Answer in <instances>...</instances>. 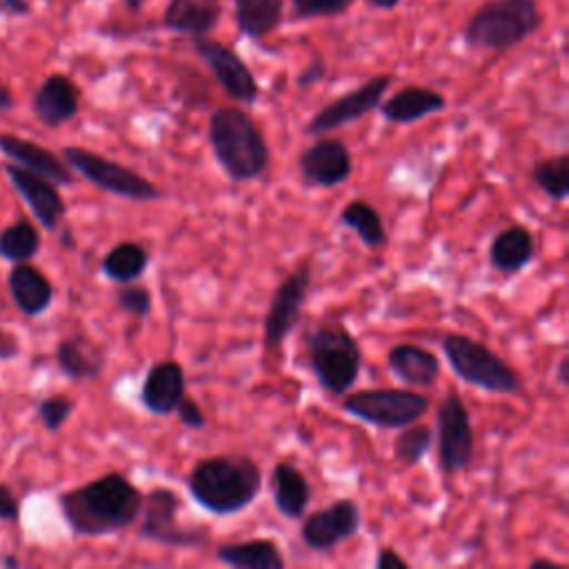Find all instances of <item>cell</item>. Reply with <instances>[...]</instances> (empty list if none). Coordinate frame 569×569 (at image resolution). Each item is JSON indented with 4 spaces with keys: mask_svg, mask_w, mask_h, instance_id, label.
I'll return each mask as SVG.
<instances>
[{
    "mask_svg": "<svg viewBox=\"0 0 569 569\" xmlns=\"http://www.w3.org/2000/svg\"><path fill=\"white\" fill-rule=\"evenodd\" d=\"M536 256V242L525 224H509L491 238L489 264L500 273L522 271Z\"/></svg>",
    "mask_w": 569,
    "mask_h": 569,
    "instance_id": "25",
    "label": "cell"
},
{
    "mask_svg": "<svg viewBox=\"0 0 569 569\" xmlns=\"http://www.w3.org/2000/svg\"><path fill=\"white\" fill-rule=\"evenodd\" d=\"M387 367L409 387H431L440 376L438 356L413 342L393 345L387 353Z\"/></svg>",
    "mask_w": 569,
    "mask_h": 569,
    "instance_id": "22",
    "label": "cell"
},
{
    "mask_svg": "<svg viewBox=\"0 0 569 569\" xmlns=\"http://www.w3.org/2000/svg\"><path fill=\"white\" fill-rule=\"evenodd\" d=\"M193 49L202 58V62L213 73L216 82L222 87V91L242 104H253L260 96L258 80L249 64L224 42L213 40L209 36H196Z\"/></svg>",
    "mask_w": 569,
    "mask_h": 569,
    "instance_id": "13",
    "label": "cell"
},
{
    "mask_svg": "<svg viewBox=\"0 0 569 569\" xmlns=\"http://www.w3.org/2000/svg\"><path fill=\"white\" fill-rule=\"evenodd\" d=\"M7 284L13 302L27 316H40L53 300L51 280L31 262H16L7 276Z\"/></svg>",
    "mask_w": 569,
    "mask_h": 569,
    "instance_id": "24",
    "label": "cell"
},
{
    "mask_svg": "<svg viewBox=\"0 0 569 569\" xmlns=\"http://www.w3.org/2000/svg\"><path fill=\"white\" fill-rule=\"evenodd\" d=\"M7 178L11 180V184L16 187V191L22 196V200L29 204L31 213L36 216V220L49 229L56 231L58 222L62 220L67 207L64 200L58 191V184L16 164V162H7L4 167Z\"/></svg>",
    "mask_w": 569,
    "mask_h": 569,
    "instance_id": "16",
    "label": "cell"
},
{
    "mask_svg": "<svg viewBox=\"0 0 569 569\" xmlns=\"http://www.w3.org/2000/svg\"><path fill=\"white\" fill-rule=\"evenodd\" d=\"M436 436L440 471L447 476L465 471L473 460L476 436L469 409L453 389L445 393L436 409Z\"/></svg>",
    "mask_w": 569,
    "mask_h": 569,
    "instance_id": "10",
    "label": "cell"
},
{
    "mask_svg": "<svg viewBox=\"0 0 569 569\" xmlns=\"http://www.w3.org/2000/svg\"><path fill=\"white\" fill-rule=\"evenodd\" d=\"M73 411V400H69L67 396L58 393V396H49L44 400L38 402V416L42 420V425L49 429V431H58L67 418L71 416Z\"/></svg>",
    "mask_w": 569,
    "mask_h": 569,
    "instance_id": "36",
    "label": "cell"
},
{
    "mask_svg": "<svg viewBox=\"0 0 569 569\" xmlns=\"http://www.w3.org/2000/svg\"><path fill=\"white\" fill-rule=\"evenodd\" d=\"M11 107H13V93H11V89L0 80V109L7 111V109H11Z\"/></svg>",
    "mask_w": 569,
    "mask_h": 569,
    "instance_id": "45",
    "label": "cell"
},
{
    "mask_svg": "<svg viewBox=\"0 0 569 569\" xmlns=\"http://www.w3.org/2000/svg\"><path fill=\"white\" fill-rule=\"evenodd\" d=\"M216 560L236 569H282L284 556L269 538L224 542L216 547Z\"/></svg>",
    "mask_w": 569,
    "mask_h": 569,
    "instance_id": "27",
    "label": "cell"
},
{
    "mask_svg": "<svg viewBox=\"0 0 569 569\" xmlns=\"http://www.w3.org/2000/svg\"><path fill=\"white\" fill-rule=\"evenodd\" d=\"M40 249V231L29 220H16L0 231V258L9 262H29Z\"/></svg>",
    "mask_w": 569,
    "mask_h": 569,
    "instance_id": "32",
    "label": "cell"
},
{
    "mask_svg": "<svg viewBox=\"0 0 569 569\" xmlns=\"http://www.w3.org/2000/svg\"><path fill=\"white\" fill-rule=\"evenodd\" d=\"M0 153L56 184L69 187L76 182L71 167L60 156H56L47 147H40L33 140L13 133H0Z\"/></svg>",
    "mask_w": 569,
    "mask_h": 569,
    "instance_id": "18",
    "label": "cell"
},
{
    "mask_svg": "<svg viewBox=\"0 0 569 569\" xmlns=\"http://www.w3.org/2000/svg\"><path fill=\"white\" fill-rule=\"evenodd\" d=\"M378 109L382 118L393 124H411L431 113L445 111L447 98L431 87L405 84L396 93H391L387 100H380Z\"/></svg>",
    "mask_w": 569,
    "mask_h": 569,
    "instance_id": "20",
    "label": "cell"
},
{
    "mask_svg": "<svg viewBox=\"0 0 569 569\" xmlns=\"http://www.w3.org/2000/svg\"><path fill=\"white\" fill-rule=\"evenodd\" d=\"M116 302L122 311H127L133 318H147L153 307V296L144 284L124 282L116 289Z\"/></svg>",
    "mask_w": 569,
    "mask_h": 569,
    "instance_id": "34",
    "label": "cell"
},
{
    "mask_svg": "<svg viewBox=\"0 0 569 569\" xmlns=\"http://www.w3.org/2000/svg\"><path fill=\"white\" fill-rule=\"evenodd\" d=\"M556 380L560 387H567L569 385V356L562 353L558 358V365H556Z\"/></svg>",
    "mask_w": 569,
    "mask_h": 569,
    "instance_id": "43",
    "label": "cell"
},
{
    "mask_svg": "<svg viewBox=\"0 0 569 569\" xmlns=\"http://www.w3.org/2000/svg\"><path fill=\"white\" fill-rule=\"evenodd\" d=\"M144 493L118 471L102 473L60 493V509L76 536L98 538L131 527L142 511Z\"/></svg>",
    "mask_w": 569,
    "mask_h": 569,
    "instance_id": "1",
    "label": "cell"
},
{
    "mask_svg": "<svg viewBox=\"0 0 569 569\" xmlns=\"http://www.w3.org/2000/svg\"><path fill=\"white\" fill-rule=\"evenodd\" d=\"M222 20L220 0H167L162 27L184 36H209Z\"/></svg>",
    "mask_w": 569,
    "mask_h": 569,
    "instance_id": "21",
    "label": "cell"
},
{
    "mask_svg": "<svg viewBox=\"0 0 569 569\" xmlns=\"http://www.w3.org/2000/svg\"><path fill=\"white\" fill-rule=\"evenodd\" d=\"M18 349H20V345H18L16 336L0 329V358H13L18 353Z\"/></svg>",
    "mask_w": 569,
    "mask_h": 569,
    "instance_id": "42",
    "label": "cell"
},
{
    "mask_svg": "<svg viewBox=\"0 0 569 569\" xmlns=\"http://www.w3.org/2000/svg\"><path fill=\"white\" fill-rule=\"evenodd\" d=\"M173 413H178V420H180L184 427H189V429H202V427L207 425L204 411H202L200 405H198L193 398H189V396H184V398L178 402V407H176Z\"/></svg>",
    "mask_w": 569,
    "mask_h": 569,
    "instance_id": "37",
    "label": "cell"
},
{
    "mask_svg": "<svg viewBox=\"0 0 569 569\" xmlns=\"http://www.w3.org/2000/svg\"><path fill=\"white\" fill-rule=\"evenodd\" d=\"M433 445V429L427 425L411 422L400 429L393 440V458L407 467L418 465Z\"/></svg>",
    "mask_w": 569,
    "mask_h": 569,
    "instance_id": "33",
    "label": "cell"
},
{
    "mask_svg": "<svg viewBox=\"0 0 569 569\" xmlns=\"http://www.w3.org/2000/svg\"><path fill=\"white\" fill-rule=\"evenodd\" d=\"M0 13L9 18H24L31 13L29 0H0Z\"/></svg>",
    "mask_w": 569,
    "mask_h": 569,
    "instance_id": "41",
    "label": "cell"
},
{
    "mask_svg": "<svg viewBox=\"0 0 569 569\" xmlns=\"http://www.w3.org/2000/svg\"><path fill=\"white\" fill-rule=\"evenodd\" d=\"M149 249L140 242H133V240H124V242H118L113 244L102 262H100V269L102 273L118 282V284H124V282H136L149 267Z\"/></svg>",
    "mask_w": 569,
    "mask_h": 569,
    "instance_id": "29",
    "label": "cell"
},
{
    "mask_svg": "<svg viewBox=\"0 0 569 569\" xmlns=\"http://www.w3.org/2000/svg\"><path fill=\"white\" fill-rule=\"evenodd\" d=\"M360 507L351 498L333 500L331 505L305 516L300 540L311 551H331L340 542L353 538L360 529Z\"/></svg>",
    "mask_w": 569,
    "mask_h": 569,
    "instance_id": "14",
    "label": "cell"
},
{
    "mask_svg": "<svg viewBox=\"0 0 569 569\" xmlns=\"http://www.w3.org/2000/svg\"><path fill=\"white\" fill-rule=\"evenodd\" d=\"M442 353L453 373L478 389L502 396L522 393V380L518 371L505 362L493 349L467 333H445Z\"/></svg>",
    "mask_w": 569,
    "mask_h": 569,
    "instance_id": "6",
    "label": "cell"
},
{
    "mask_svg": "<svg viewBox=\"0 0 569 569\" xmlns=\"http://www.w3.org/2000/svg\"><path fill=\"white\" fill-rule=\"evenodd\" d=\"M565 565L562 562H556L551 558H533L529 562V569H562Z\"/></svg>",
    "mask_w": 569,
    "mask_h": 569,
    "instance_id": "44",
    "label": "cell"
},
{
    "mask_svg": "<svg viewBox=\"0 0 569 569\" xmlns=\"http://www.w3.org/2000/svg\"><path fill=\"white\" fill-rule=\"evenodd\" d=\"M147 0H122V4H124V9L127 11H131V13H138L140 9H142V4H144Z\"/></svg>",
    "mask_w": 569,
    "mask_h": 569,
    "instance_id": "47",
    "label": "cell"
},
{
    "mask_svg": "<svg viewBox=\"0 0 569 569\" xmlns=\"http://www.w3.org/2000/svg\"><path fill=\"white\" fill-rule=\"evenodd\" d=\"M187 489L204 511L233 516L247 509L262 491V469L242 453L200 458L187 476Z\"/></svg>",
    "mask_w": 569,
    "mask_h": 569,
    "instance_id": "2",
    "label": "cell"
},
{
    "mask_svg": "<svg viewBox=\"0 0 569 569\" xmlns=\"http://www.w3.org/2000/svg\"><path fill=\"white\" fill-rule=\"evenodd\" d=\"M365 2L378 11H393L402 0H365Z\"/></svg>",
    "mask_w": 569,
    "mask_h": 569,
    "instance_id": "46",
    "label": "cell"
},
{
    "mask_svg": "<svg viewBox=\"0 0 569 569\" xmlns=\"http://www.w3.org/2000/svg\"><path fill=\"white\" fill-rule=\"evenodd\" d=\"M338 220L342 227L353 231L360 238V242L369 249H380L387 242V229H385L382 216L367 200L347 202L342 207Z\"/></svg>",
    "mask_w": 569,
    "mask_h": 569,
    "instance_id": "30",
    "label": "cell"
},
{
    "mask_svg": "<svg viewBox=\"0 0 569 569\" xmlns=\"http://www.w3.org/2000/svg\"><path fill=\"white\" fill-rule=\"evenodd\" d=\"M60 242H62L64 247H73V238H71V233H69V229H64V233H62Z\"/></svg>",
    "mask_w": 569,
    "mask_h": 569,
    "instance_id": "48",
    "label": "cell"
},
{
    "mask_svg": "<svg viewBox=\"0 0 569 569\" xmlns=\"http://www.w3.org/2000/svg\"><path fill=\"white\" fill-rule=\"evenodd\" d=\"M298 171L307 184L331 189L351 176V151L340 138L322 133L316 142L300 151Z\"/></svg>",
    "mask_w": 569,
    "mask_h": 569,
    "instance_id": "15",
    "label": "cell"
},
{
    "mask_svg": "<svg viewBox=\"0 0 569 569\" xmlns=\"http://www.w3.org/2000/svg\"><path fill=\"white\" fill-rule=\"evenodd\" d=\"M393 567L405 569V567H409V562L391 547H380L378 556H376V569H393Z\"/></svg>",
    "mask_w": 569,
    "mask_h": 569,
    "instance_id": "40",
    "label": "cell"
},
{
    "mask_svg": "<svg viewBox=\"0 0 569 569\" xmlns=\"http://www.w3.org/2000/svg\"><path fill=\"white\" fill-rule=\"evenodd\" d=\"M184 396L187 378L178 360H158L149 367L140 389V402L149 413L171 416Z\"/></svg>",
    "mask_w": 569,
    "mask_h": 569,
    "instance_id": "17",
    "label": "cell"
},
{
    "mask_svg": "<svg viewBox=\"0 0 569 569\" xmlns=\"http://www.w3.org/2000/svg\"><path fill=\"white\" fill-rule=\"evenodd\" d=\"M56 362L71 380H93L107 367L104 351L84 336H69L56 347Z\"/></svg>",
    "mask_w": 569,
    "mask_h": 569,
    "instance_id": "26",
    "label": "cell"
},
{
    "mask_svg": "<svg viewBox=\"0 0 569 569\" xmlns=\"http://www.w3.org/2000/svg\"><path fill=\"white\" fill-rule=\"evenodd\" d=\"M284 16V0H233V18L242 36L262 40L278 29Z\"/></svg>",
    "mask_w": 569,
    "mask_h": 569,
    "instance_id": "28",
    "label": "cell"
},
{
    "mask_svg": "<svg viewBox=\"0 0 569 569\" xmlns=\"http://www.w3.org/2000/svg\"><path fill=\"white\" fill-rule=\"evenodd\" d=\"M62 160L82 178H87L91 184L118 198L138 200V202H151L162 198V191L153 182H149L144 176L91 149L64 147Z\"/></svg>",
    "mask_w": 569,
    "mask_h": 569,
    "instance_id": "8",
    "label": "cell"
},
{
    "mask_svg": "<svg viewBox=\"0 0 569 569\" xmlns=\"http://www.w3.org/2000/svg\"><path fill=\"white\" fill-rule=\"evenodd\" d=\"M356 0H291L298 18H333L351 9Z\"/></svg>",
    "mask_w": 569,
    "mask_h": 569,
    "instance_id": "35",
    "label": "cell"
},
{
    "mask_svg": "<svg viewBox=\"0 0 569 569\" xmlns=\"http://www.w3.org/2000/svg\"><path fill=\"white\" fill-rule=\"evenodd\" d=\"M271 491L276 509L289 520H300L307 513L313 493L307 476L291 460L276 462L271 471Z\"/></svg>",
    "mask_w": 569,
    "mask_h": 569,
    "instance_id": "23",
    "label": "cell"
},
{
    "mask_svg": "<svg viewBox=\"0 0 569 569\" xmlns=\"http://www.w3.org/2000/svg\"><path fill=\"white\" fill-rule=\"evenodd\" d=\"M211 153L231 182H249L264 173L271 151L262 129L240 107L222 104L207 122Z\"/></svg>",
    "mask_w": 569,
    "mask_h": 569,
    "instance_id": "3",
    "label": "cell"
},
{
    "mask_svg": "<svg viewBox=\"0 0 569 569\" xmlns=\"http://www.w3.org/2000/svg\"><path fill=\"white\" fill-rule=\"evenodd\" d=\"M327 76V62L322 58H313L296 78V87L298 89H309L313 84H318L322 78Z\"/></svg>",
    "mask_w": 569,
    "mask_h": 569,
    "instance_id": "38",
    "label": "cell"
},
{
    "mask_svg": "<svg viewBox=\"0 0 569 569\" xmlns=\"http://www.w3.org/2000/svg\"><path fill=\"white\" fill-rule=\"evenodd\" d=\"M20 518V505L9 487L0 485V520L4 522H18Z\"/></svg>",
    "mask_w": 569,
    "mask_h": 569,
    "instance_id": "39",
    "label": "cell"
},
{
    "mask_svg": "<svg viewBox=\"0 0 569 569\" xmlns=\"http://www.w3.org/2000/svg\"><path fill=\"white\" fill-rule=\"evenodd\" d=\"M342 409L367 425L380 429H402L418 422L427 413L429 398L411 389H360L345 393Z\"/></svg>",
    "mask_w": 569,
    "mask_h": 569,
    "instance_id": "7",
    "label": "cell"
},
{
    "mask_svg": "<svg viewBox=\"0 0 569 569\" xmlns=\"http://www.w3.org/2000/svg\"><path fill=\"white\" fill-rule=\"evenodd\" d=\"M311 264L300 262L276 287L262 320V347L264 353H273L282 347L287 336L300 325V313L311 289Z\"/></svg>",
    "mask_w": 569,
    "mask_h": 569,
    "instance_id": "11",
    "label": "cell"
},
{
    "mask_svg": "<svg viewBox=\"0 0 569 569\" xmlns=\"http://www.w3.org/2000/svg\"><path fill=\"white\" fill-rule=\"evenodd\" d=\"M531 182L553 202H565L569 196V156L558 153L542 158L531 167Z\"/></svg>",
    "mask_w": 569,
    "mask_h": 569,
    "instance_id": "31",
    "label": "cell"
},
{
    "mask_svg": "<svg viewBox=\"0 0 569 569\" xmlns=\"http://www.w3.org/2000/svg\"><path fill=\"white\" fill-rule=\"evenodd\" d=\"M305 358L318 385L331 396H345L362 367V349L340 320L316 322L307 331Z\"/></svg>",
    "mask_w": 569,
    "mask_h": 569,
    "instance_id": "4",
    "label": "cell"
},
{
    "mask_svg": "<svg viewBox=\"0 0 569 569\" xmlns=\"http://www.w3.org/2000/svg\"><path fill=\"white\" fill-rule=\"evenodd\" d=\"M80 111V89L67 73H49L33 96V113L44 127H60Z\"/></svg>",
    "mask_w": 569,
    "mask_h": 569,
    "instance_id": "19",
    "label": "cell"
},
{
    "mask_svg": "<svg viewBox=\"0 0 569 569\" xmlns=\"http://www.w3.org/2000/svg\"><path fill=\"white\" fill-rule=\"evenodd\" d=\"M545 22L538 0H487L465 22L462 38L473 49L509 51Z\"/></svg>",
    "mask_w": 569,
    "mask_h": 569,
    "instance_id": "5",
    "label": "cell"
},
{
    "mask_svg": "<svg viewBox=\"0 0 569 569\" xmlns=\"http://www.w3.org/2000/svg\"><path fill=\"white\" fill-rule=\"evenodd\" d=\"M391 80H393L391 73H378V76H371L369 80H365L362 84L353 87L351 91L333 98L331 102L320 107L309 118V122L305 124V133L322 136V133H329L333 129H340L349 122L365 118L367 113L378 109L380 100L385 98L387 89L391 87Z\"/></svg>",
    "mask_w": 569,
    "mask_h": 569,
    "instance_id": "12",
    "label": "cell"
},
{
    "mask_svg": "<svg viewBox=\"0 0 569 569\" xmlns=\"http://www.w3.org/2000/svg\"><path fill=\"white\" fill-rule=\"evenodd\" d=\"M180 507V498L169 487H153L144 493L142 500V520L138 527L140 538L164 545V547H178V549H191L202 547L209 542V529L207 527H187L176 522V513Z\"/></svg>",
    "mask_w": 569,
    "mask_h": 569,
    "instance_id": "9",
    "label": "cell"
}]
</instances>
